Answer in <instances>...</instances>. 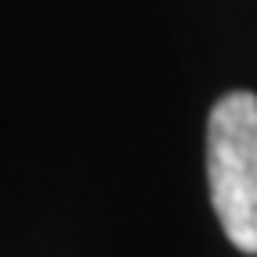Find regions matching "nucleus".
I'll return each instance as SVG.
<instances>
[{
  "instance_id": "1",
  "label": "nucleus",
  "mask_w": 257,
  "mask_h": 257,
  "mask_svg": "<svg viewBox=\"0 0 257 257\" xmlns=\"http://www.w3.org/2000/svg\"><path fill=\"white\" fill-rule=\"evenodd\" d=\"M207 189L229 243L257 253V93H225L207 118Z\"/></svg>"
}]
</instances>
